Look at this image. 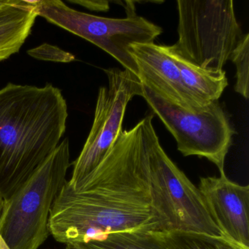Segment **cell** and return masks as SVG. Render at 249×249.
I'll return each mask as SVG.
<instances>
[{"label": "cell", "mask_w": 249, "mask_h": 249, "mask_svg": "<svg viewBox=\"0 0 249 249\" xmlns=\"http://www.w3.org/2000/svg\"><path fill=\"white\" fill-rule=\"evenodd\" d=\"M19 2L20 0H0V14L15 6Z\"/></svg>", "instance_id": "cell-18"}, {"label": "cell", "mask_w": 249, "mask_h": 249, "mask_svg": "<svg viewBox=\"0 0 249 249\" xmlns=\"http://www.w3.org/2000/svg\"><path fill=\"white\" fill-rule=\"evenodd\" d=\"M71 2L74 4H78L81 5L87 9L92 11H97V12H106L110 9L109 2L107 1H87V0H71Z\"/></svg>", "instance_id": "cell-17"}, {"label": "cell", "mask_w": 249, "mask_h": 249, "mask_svg": "<svg viewBox=\"0 0 249 249\" xmlns=\"http://www.w3.org/2000/svg\"><path fill=\"white\" fill-rule=\"evenodd\" d=\"M74 249H94L88 243H81L78 245Z\"/></svg>", "instance_id": "cell-19"}, {"label": "cell", "mask_w": 249, "mask_h": 249, "mask_svg": "<svg viewBox=\"0 0 249 249\" xmlns=\"http://www.w3.org/2000/svg\"><path fill=\"white\" fill-rule=\"evenodd\" d=\"M129 53L135 61L137 77L142 85L166 101L189 111L203 107L186 89L178 68L164 45L133 44Z\"/></svg>", "instance_id": "cell-10"}, {"label": "cell", "mask_w": 249, "mask_h": 249, "mask_svg": "<svg viewBox=\"0 0 249 249\" xmlns=\"http://www.w3.org/2000/svg\"><path fill=\"white\" fill-rule=\"evenodd\" d=\"M27 53L32 57L38 60L49 61V62H68L75 60V56L70 52H65L57 46L44 43L34 49H30Z\"/></svg>", "instance_id": "cell-16"}, {"label": "cell", "mask_w": 249, "mask_h": 249, "mask_svg": "<svg viewBox=\"0 0 249 249\" xmlns=\"http://www.w3.org/2000/svg\"><path fill=\"white\" fill-rule=\"evenodd\" d=\"M153 118L147 115L132 129L122 131L101 162L76 186L67 180L49 217V230L56 241L68 245L116 231H165L150 188Z\"/></svg>", "instance_id": "cell-1"}, {"label": "cell", "mask_w": 249, "mask_h": 249, "mask_svg": "<svg viewBox=\"0 0 249 249\" xmlns=\"http://www.w3.org/2000/svg\"><path fill=\"white\" fill-rule=\"evenodd\" d=\"M32 4L37 17L95 45L135 75L138 71L129 53L131 46L154 43L162 33L161 27L137 15L132 2L128 5L126 17L124 18L80 12L61 0L32 1Z\"/></svg>", "instance_id": "cell-5"}, {"label": "cell", "mask_w": 249, "mask_h": 249, "mask_svg": "<svg viewBox=\"0 0 249 249\" xmlns=\"http://www.w3.org/2000/svg\"><path fill=\"white\" fill-rule=\"evenodd\" d=\"M178 39L172 50L202 69L223 71L243 37L232 0H178Z\"/></svg>", "instance_id": "cell-4"}, {"label": "cell", "mask_w": 249, "mask_h": 249, "mask_svg": "<svg viewBox=\"0 0 249 249\" xmlns=\"http://www.w3.org/2000/svg\"><path fill=\"white\" fill-rule=\"evenodd\" d=\"M142 97L163 122L184 157L196 156L224 172L235 131L218 100L195 111L178 107L142 85Z\"/></svg>", "instance_id": "cell-7"}, {"label": "cell", "mask_w": 249, "mask_h": 249, "mask_svg": "<svg viewBox=\"0 0 249 249\" xmlns=\"http://www.w3.org/2000/svg\"><path fill=\"white\" fill-rule=\"evenodd\" d=\"M87 243L94 249H165L152 231H116Z\"/></svg>", "instance_id": "cell-14"}, {"label": "cell", "mask_w": 249, "mask_h": 249, "mask_svg": "<svg viewBox=\"0 0 249 249\" xmlns=\"http://www.w3.org/2000/svg\"><path fill=\"white\" fill-rule=\"evenodd\" d=\"M148 174L153 205L164 223V231L223 237L199 189L166 154L155 129L148 141Z\"/></svg>", "instance_id": "cell-6"}, {"label": "cell", "mask_w": 249, "mask_h": 249, "mask_svg": "<svg viewBox=\"0 0 249 249\" xmlns=\"http://www.w3.org/2000/svg\"><path fill=\"white\" fill-rule=\"evenodd\" d=\"M164 49L178 68L186 89L201 106L205 107L219 100L229 84L224 70L215 72L202 69L183 59L170 46H164Z\"/></svg>", "instance_id": "cell-11"}, {"label": "cell", "mask_w": 249, "mask_h": 249, "mask_svg": "<svg viewBox=\"0 0 249 249\" xmlns=\"http://www.w3.org/2000/svg\"><path fill=\"white\" fill-rule=\"evenodd\" d=\"M236 68V92L248 100L249 97V34H243L230 56Z\"/></svg>", "instance_id": "cell-15"}, {"label": "cell", "mask_w": 249, "mask_h": 249, "mask_svg": "<svg viewBox=\"0 0 249 249\" xmlns=\"http://www.w3.org/2000/svg\"><path fill=\"white\" fill-rule=\"evenodd\" d=\"M156 235L165 249H249L226 237L192 231H157Z\"/></svg>", "instance_id": "cell-13"}, {"label": "cell", "mask_w": 249, "mask_h": 249, "mask_svg": "<svg viewBox=\"0 0 249 249\" xmlns=\"http://www.w3.org/2000/svg\"><path fill=\"white\" fill-rule=\"evenodd\" d=\"M0 249H10L8 247V246L5 244V242L2 240L1 236H0Z\"/></svg>", "instance_id": "cell-20"}, {"label": "cell", "mask_w": 249, "mask_h": 249, "mask_svg": "<svg viewBox=\"0 0 249 249\" xmlns=\"http://www.w3.org/2000/svg\"><path fill=\"white\" fill-rule=\"evenodd\" d=\"M68 104L52 84L0 89V197L9 199L53 154L66 132Z\"/></svg>", "instance_id": "cell-2"}, {"label": "cell", "mask_w": 249, "mask_h": 249, "mask_svg": "<svg viewBox=\"0 0 249 249\" xmlns=\"http://www.w3.org/2000/svg\"><path fill=\"white\" fill-rule=\"evenodd\" d=\"M108 84L99 89L94 122L78 158L73 161L72 187L91 173L116 142L122 131L128 103L136 96L142 97V87L137 75L127 70H105Z\"/></svg>", "instance_id": "cell-8"}, {"label": "cell", "mask_w": 249, "mask_h": 249, "mask_svg": "<svg viewBox=\"0 0 249 249\" xmlns=\"http://www.w3.org/2000/svg\"><path fill=\"white\" fill-rule=\"evenodd\" d=\"M37 15L32 1L18 4L0 14V62L21 50L30 36Z\"/></svg>", "instance_id": "cell-12"}, {"label": "cell", "mask_w": 249, "mask_h": 249, "mask_svg": "<svg viewBox=\"0 0 249 249\" xmlns=\"http://www.w3.org/2000/svg\"><path fill=\"white\" fill-rule=\"evenodd\" d=\"M208 212L223 237L249 249V186L220 176L201 178L198 186Z\"/></svg>", "instance_id": "cell-9"}, {"label": "cell", "mask_w": 249, "mask_h": 249, "mask_svg": "<svg viewBox=\"0 0 249 249\" xmlns=\"http://www.w3.org/2000/svg\"><path fill=\"white\" fill-rule=\"evenodd\" d=\"M68 138L7 200L0 213V236L10 249H38L51 235L53 202L71 167Z\"/></svg>", "instance_id": "cell-3"}, {"label": "cell", "mask_w": 249, "mask_h": 249, "mask_svg": "<svg viewBox=\"0 0 249 249\" xmlns=\"http://www.w3.org/2000/svg\"><path fill=\"white\" fill-rule=\"evenodd\" d=\"M3 199L0 197V213H1V211H2V206H3Z\"/></svg>", "instance_id": "cell-21"}]
</instances>
